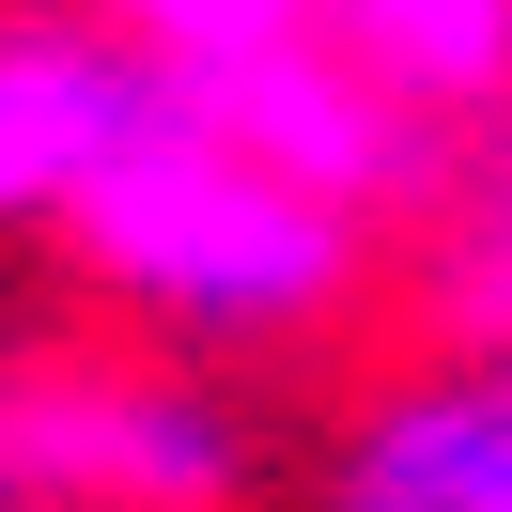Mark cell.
<instances>
[{
  "label": "cell",
  "mask_w": 512,
  "mask_h": 512,
  "mask_svg": "<svg viewBox=\"0 0 512 512\" xmlns=\"http://www.w3.org/2000/svg\"><path fill=\"white\" fill-rule=\"evenodd\" d=\"M78 280L140 326V342L187 357H295L373 295L388 218H357L342 187L280 171L264 140H233L218 109H187L171 140H140L94 202L63 218Z\"/></svg>",
  "instance_id": "obj_1"
},
{
  "label": "cell",
  "mask_w": 512,
  "mask_h": 512,
  "mask_svg": "<svg viewBox=\"0 0 512 512\" xmlns=\"http://www.w3.org/2000/svg\"><path fill=\"white\" fill-rule=\"evenodd\" d=\"M264 435L187 342L156 357H0V512H249Z\"/></svg>",
  "instance_id": "obj_2"
},
{
  "label": "cell",
  "mask_w": 512,
  "mask_h": 512,
  "mask_svg": "<svg viewBox=\"0 0 512 512\" xmlns=\"http://www.w3.org/2000/svg\"><path fill=\"white\" fill-rule=\"evenodd\" d=\"M202 78L109 0H16L0 16V218H78L140 140H171Z\"/></svg>",
  "instance_id": "obj_3"
},
{
  "label": "cell",
  "mask_w": 512,
  "mask_h": 512,
  "mask_svg": "<svg viewBox=\"0 0 512 512\" xmlns=\"http://www.w3.org/2000/svg\"><path fill=\"white\" fill-rule=\"evenodd\" d=\"M326 512H512V357H419L326 435Z\"/></svg>",
  "instance_id": "obj_4"
},
{
  "label": "cell",
  "mask_w": 512,
  "mask_h": 512,
  "mask_svg": "<svg viewBox=\"0 0 512 512\" xmlns=\"http://www.w3.org/2000/svg\"><path fill=\"white\" fill-rule=\"evenodd\" d=\"M404 280H419V326L450 357H512V109L466 125L450 187L404 218Z\"/></svg>",
  "instance_id": "obj_5"
},
{
  "label": "cell",
  "mask_w": 512,
  "mask_h": 512,
  "mask_svg": "<svg viewBox=\"0 0 512 512\" xmlns=\"http://www.w3.org/2000/svg\"><path fill=\"white\" fill-rule=\"evenodd\" d=\"M311 16L388 78V94L450 109V125H497L512 109V0H311Z\"/></svg>",
  "instance_id": "obj_6"
},
{
  "label": "cell",
  "mask_w": 512,
  "mask_h": 512,
  "mask_svg": "<svg viewBox=\"0 0 512 512\" xmlns=\"http://www.w3.org/2000/svg\"><path fill=\"white\" fill-rule=\"evenodd\" d=\"M125 32H156L187 78H218V63H264V47H295L311 32V0H109Z\"/></svg>",
  "instance_id": "obj_7"
}]
</instances>
